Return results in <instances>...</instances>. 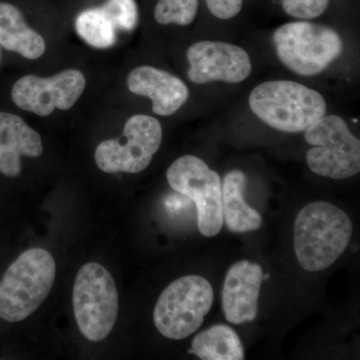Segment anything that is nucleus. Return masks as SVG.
Here are the masks:
<instances>
[{
	"label": "nucleus",
	"mask_w": 360,
	"mask_h": 360,
	"mask_svg": "<svg viewBox=\"0 0 360 360\" xmlns=\"http://www.w3.org/2000/svg\"><path fill=\"white\" fill-rule=\"evenodd\" d=\"M352 236V220L343 210L324 201L310 203L295 219L298 262L307 271L328 269L347 250Z\"/></svg>",
	"instance_id": "nucleus-1"
},
{
	"label": "nucleus",
	"mask_w": 360,
	"mask_h": 360,
	"mask_svg": "<svg viewBox=\"0 0 360 360\" xmlns=\"http://www.w3.org/2000/svg\"><path fill=\"white\" fill-rule=\"evenodd\" d=\"M56 276L49 251L35 248L21 253L0 283V319L20 322L30 316L51 293Z\"/></svg>",
	"instance_id": "nucleus-2"
},
{
	"label": "nucleus",
	"mask_w": 360,
	"mask_h": 360,
	"mask_svg": "<svg viewBox=\"0 0 360 360\" xmlns=\"http://www.w3.org/2000/svg\"><path fill=\"white\" fill-rule=\"evenodd\" d=\"M250 110L272 129L290 134L305 131L326 113L316 90L288 80L267 82L251 91Z\"/></svg>",
	"instance_id": "nucleus-3"
},
{
	"label": "nucleus",
	"mask_w": 360,
	"mask_h": 360,
	"mask_svg": "<svg viewBox=\"0 0 360 360\" xmlns=\"http://www.w3.org/2000/svg\"><path fill=\"white\" fill-rule=\"evenodd\" d=\"M73 312L82 335L87 340L101 341L115 328L120 300L115 281L97 262L84 264L73 285Z\"/></svg>",
	"instance_id": "nucleus-4"
},
{
	"label": "nucleus",
	"mask_w": 360,
	"mask_h": 360,
	"mask_svg": "<svg viewBox=\"0 0 360 360\" xmlns=\"http://www.w3.org/2000/svg\"><path fill=\"white\" fill-rule=\"evenodd\" d=\"M212 284L205 277H180L161 293L153 311V321L165 338L180 340L200 328L212 307Z\"/></svg>",
	"instance_id": "nucleus-5"
},
{
	"label": "nucleus",
	"mask_w": 360,
	"mask_h": 360,
	"mask_svg": "<svg viewBox=\"0 0 360 360\" xmlns=\"http://www.w3.org/2000/svg\"><path fill=\"white\" fill-rule=\"evenodd\" d=\"M276 53L286 68L302 77L326 70L342 52V39L328 26L307 21L286 23L274 35Z\"/></svg>",
	"instance_id": "nucleus-6"
},
{
	"label": "nucleus",
	"mask_w": 360,
	"mask_h": 360,
	"mask_svg": "<svg viewBox=\"0 0 360 360\" xmlns=\"http://www.w3.org/2000/svg\"><path fill=\"white\" fill-rule=\"evenodd\" d=\"M305 141L314 146L307 153V161L314 174L333 179L359 174L360 141L340 116H322L305 130Z\"/></svg>",
	"instance_id": "nucleus-7"
},
{
	"label": "nucleus",
	"mask_w": 360,
	"mask_h": 360,
	"mask_svg": "<svg viewBox=\"0 0 360 360\" xmlns=\"http://www.w3.org/2000/svg\"><path fill=\"white\" fill-rule=\"evenodd\" d=\"M167 179L174 191L195 203L200 233L206 238L217 236L224 226L219 174L200 158L184 155L170 165Z\"/></svg>",
	"instance_id": "nucleus-8"
},
{
	"label": "nucleus",
	"mask_w": 360,
	"mask_h": 360,
	"mask_svg": "<svg viewBox=\"0 0 360 360\" xmlns=\"http://www.w3.org/2000/svg\"><path fill=\"white\" fill-rule=\"evenodd\" d=\"M162 141V127L153 116H131L120 139H108L96 150L97 167L106 174H139L150 165Z\"/></svg>",
	"instance_id": "nucleus-9"
},
{
	"label": "nucleus",
	"mask_w": 360,
	"mask_h": 360,
	"mask_svg": "<svg viewBox=\"0 0 360 360\" xmlns=\"http://www.w3.org/2000/svg\"><path fill=\"white\" fill-rule=\"evenodd\" d=\"M85 77L77 70H68L51 77L25 75L13 85V103L25 111L49 116L56 108L70 110L84 94Z\"/></svg>",
	"instance_id": "nucleus-10"
},
{
	"label": "nucleus",
	"mask_w": 360,
	"mask_h": 360,
	"mask_svg": "<svg viewBox=\"0 0 360 360\" xmlns=\"http://www.w3.org/2000/svg\"><path fill=\"white\" fill-rule=\"evenodd\" d=\"M188 78L196 84L212 82L239 84L250 77V56L236 45L219 41L196 42L187 51Z\"/></svg>",
	"instance_id": "nucleus-11"
},
{
	"label": "nucleus",
	"mask_w": 360,
	"mask_h": 360,
	"mask_svg": "<svg viewBox=\"0 0 360 360\" xmlns=\"http://www.w3.org/2000/svg\"><path fill=\"white\" fill-rule=\"evenodd\" d=\"M262 281L264 272L259 264L241 260L232 265L225 277L221 295L227 321L243 324L255 321Z\"/></svg>",
	"instance_id": "nucleus-12"
},
{
	"label": "nucleus",
	"mask_w": 360,
	"mask_h": 360,
	"mask_svg": "<svg viewBox=\"0 0 360 360\" xmlns=\"http://www.w3.org/2000/svg\"><path fill=\"white\" fill-rule=\"evenodd\" d=\"M130 92L153 101L155 115L169 116L188 101L189 91L179 77L153 66H139L127 78Z\"/></svg>",
	"instance_id": "nucleus-13"
},
{
	"label": "nucleus",
	"mask_w": 360,
	"mask_h": 360,
	"mask_svg": "<svg viewBox=\"0 0 360 360\" xmlns=\"http://www.w3.org/2000/svg\"><path fill=\"white\" fill-rule=\"evenodd\" d=\"M44 153L41 137L13 113L0 112V172L7 177L20 174L21 156L39 158Z\"/></svg>",
	"instance_id": "nucleus-14"
},
{
	"label": "nucleus",
	"mask_w": 360,
	"mask_h": 360,
	"mask_svg": "<svg viewBox=\"0 0 360 360\" xmlns=\"http://www.w3.org/2000/svg\"><path fill=\"white\" fill-rule=\"evenodd\" d=\"M246 176L239 170H232L225 175L222 186V217L227 229L232 232L257 231L262 226L259 213L245 202Z\"/></svg>",
	"instance_id": "nucleus-15"
},
{
	"label": "nucleus",
	"mask_w": 360,
	"mask_h": 360,
	"mask_svg": "<svg viewBox=\"0 0 360 360\" xmlns=\"http://www.w3.org/2000/svg\"><path fill=\"white\" fill-rule=\"evenodd\" d=\"M0 45L25 58L37 59L44 53V37L26 25L18 7L0 2Z\"/></svg>",
	"instance_id": "nucleus-16"
},
{
	"label": "nucleus",
	"mask_w": 360,
	"mask_h": 360,
	"mask_svg": "<svg viewBox=\"0 0 360 360\" xmlns=\"http://www.w3.org/2000/svg\"><path fill=\"white\" fill-rule=\"evenodd\" d=\"M191 352L202 360L245 359V349L238 333L224 324H217L198 333Z\"/></svg>",
	"instance_id": "nucleus-17"
},
{
	"label": "nucleus",
	"mask_w": 360,
	"mask_h": 360,
	"mask_svg": "<svg viewBox=\"0 0 360 360\" xmlns=\"http://www.w3.org/2000/svg\"><path fill=\"white\" fill-rule=\"evenodd\" d=\"M79 37L96 49H108L115 44L116 28L103 7L82 11L75 20Z\"/></svg>",
	"instance_id": "nucleus-18"
},
{
	"label": "nucleus",
	"mask_w": 360,
	"mask_h": 360,
	"mask_svg": "<svg viewBox=\"0 0 360 360\" xmlns=\"http://www.w3.org/2000/svg\"><path fill=\"white\" fill-rule=\"evenodd\" d=\"M198 0H158L155 9V18L163 25H188L195 20Z\"/></svg>",
	"instance_id": "nucleus-19"
},
{
	"label": "nucleus",
	"mask_w": 360,
	"mask_h": 360,
	"mask_svg": "<svg viewBox=\"0 0 360 360\" xmlns=\"http://www.w3.org/2000/svg\"><path fill=\"white\" fill-rule=\"evenodd\" d=\"M103 9L116 30L130 32L139 22V8L134 0H108Z\"/></svg>",
	"instance_id": "nucleus-20"
},
{
	"label": "nucleus",
	"mask_w": 360,
	"mask_h": 360,
	"mask_svg": "<svg viewBox=\"0 0 360 360\" xmlns=\"http://www.w3.org/2000/svg\"><path fill=\"white\" fill-rule=\"evenodd\" d=\"M288 15L302 20L319 18L328 8L329 0H281Z\"/></svg>",
	"instance_id": "nucleus-21"
},
{
	"label": "nucleus",
	"mask_w": 360,
	"mask_h": 360,
	"mask_svg": "<svg viewBox=\"0 0 360 360\" xmlns=\"http://www.w3.org/2000/svg\"><path fill=\"white\" fill-rule=\"evenodd\" d=\"M206 6L215 18L231 20L243 8V0H205Z\"/></svg>",
	"instance_id": "nucleus-22"
},
{
	"label": "nucleus",
	"mask_w": 360,
	"mask_h": 360,
	"mask_svg": "<svg viewBox=\"0 0 360 360\" xmlns=\"http://www.w3.org/2000/svg\"><path fill=\"white\" fill-rule=\"evenodd\" d=\"M0 59H1V51H0Z\"/></svg>",
	"instance_id": "nucleus-23"
}]
</instances>
